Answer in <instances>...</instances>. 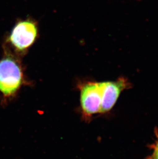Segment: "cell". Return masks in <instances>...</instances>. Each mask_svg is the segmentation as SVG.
<instances>
[{
  "instance_id": "obj_1",
  "label": "cell",
  "mask_w": 158,
  "mask_h": 159,
  "mask_svg": "<svg viewBox=\"0 0 158 159\" xmlns=\"http://www.w3.org/2000/svg\"><path fill=\"white\" fill-rule=\"evenodd\" d=\"M25 81L22 66L16 59L7 56L0 60V92L4 96H14Z\"/></svg>"
},
{
  "instance_id": "obj_2",
  "label": "cell",
  "mask_w": 158,
  "mask_h": 159,
  "mask_svg": "<svg viewBox=\"0 0 158 159\" xmlns=\"http://www.w3.org/2000/svg\"><path fill=\"white\" fill-rule=\"evenodd\" d=\"M80 87L82 114L86 119L100 113L104 82L88 81Z\"/></svg>"
},
{
  "instance_id": "obj_3",
  "label": "cell",
  "mask_w": 158,
  "mask_h": 159,
  "mask_svg": "<svg viewBox=\"0 0 158 159\" xmlns=\"http://www.w3.org/2000/svg\"><path fill=\"white\" fill-rule=\"evenodd\" d=\"M37 27L35 23L27 20L18 23L9 36V41L18 51L23 52L34 43L37 37Z\"/></svg>"
},
{
  "instance_id": "obj_4",
  "label": "cell",
  "mask_w": 158,
  "mask_h": 159,
  "mask_svg": "<svg viewBox=\"0 0 158 159\" xmlns=\"http://www.w3.org/2000/svg\"><path fill=\"white\" fill-rule=\"evenodd\" d=\"M126 86V81L124 79H119L115 81L104 82L100 113L107 112L112 109L121 92Z\"/></svg>"
},
{
  "instance_id": "obj_5",
  "label": "cell",
  "mask_w": 158,
  "mask_h": 159,
  "mask_svg": "<svg viewBox=\"0 0 158 159\" xmlns=\"http://www.w3.org/2000/svg\"><path fill=\"white\" fill-rule=\"evenodd\" d=\"M153 159H158V142L156 146L153 155Z\"/></svg>"
}]
</instances>
